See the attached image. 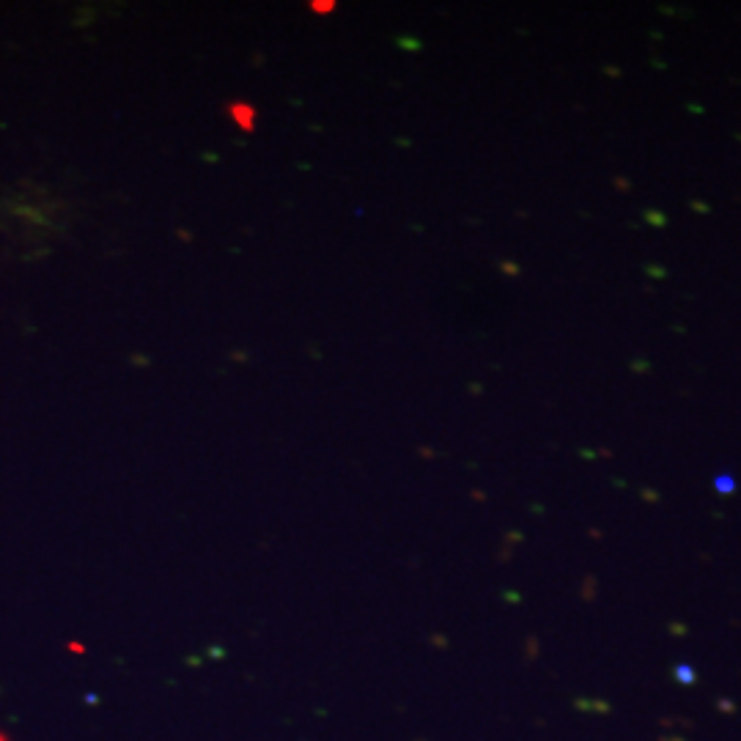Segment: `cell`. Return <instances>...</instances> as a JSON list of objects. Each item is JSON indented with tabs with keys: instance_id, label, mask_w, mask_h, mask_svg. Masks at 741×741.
Returning a JSON list of instances; mask_svg holds the SVG:
<instances>
[{
	"instance_id": "1",
	"label": "cell",
	"mask_w": 741,
	"mask_h": 741,
	"mask_svg": "<svg viewBox=\"0 0 741 741\" xmlns=\"http://www.w3.org/2000/svg\"><path fill=\"white\" fill-rule=\"evenodd\" d=\"M676 678L681 681V684H695V681H698L695 670H692L689 665H678V667H676Z\"/></svg>"
},
{
	"instance_id": "2",
	"label": "cell",
	"mask_w": 741,
	"mask_h": 741,
	"mask_svg": "<svg viewBox=\"0 0 741 741\" xmlns=\"http://www.w3.org/2000/svg\"><path fill=\"white\" fill-rule=\"evenodd\" d=\"M716 489H719L722 494H728V491H733V489H736V481H733L730 475H719V478H716Z\"/></svg>"
}]
</instances>
